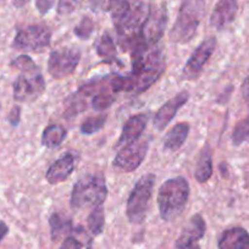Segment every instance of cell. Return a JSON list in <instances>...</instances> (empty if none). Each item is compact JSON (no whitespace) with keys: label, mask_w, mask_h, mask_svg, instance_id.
Instances as JSON below:
<instances>
[{"label":"cell","mask_w":249,"mask_h":249,"mask_svg":"<svg viewBox=\"0 0 249 249\" xmlns=\"http://www.w3.org/2000/svg\"><path fill=\"white\" fill-rule=\"evenodd\" d=\"M150 6L142 0H116L112 4V22L119 35V42L124 49L132 50L141 42V28L147 18Z\"/></svg>","instance_id":"1"},{"label":"cell","mask_w":249,"mask_h":249,"mask_svg":"<svg viewBox=\"0 0 249 249\" xmlns=\"http://www.w3.org/2000/svg\"><path fill=\"white\" fill-rule=\"evenodd\" d=\"M190 198V184L184 177L177 176L161 184L158 192V207L160 216L165 221H172L181 215Z\"/></svg>","instance_id":"2"},{"label":"cell","mask_w":249,"mask_h":249,"mask_svg":"<svg viewBox=\"0 0 249 249\" xmlns=\"http://www.w3.org/2000/svg\"><path fill=\"white\" fill-rule=\"evenodd\" d=\"M204 11L205 0H183L170 32V39L177 44L190 42L197 33Z\"/></svg>","instance_id":"3"},{"label":"cell","mask_w":249,"mask_h":249,"mask_svg":"<svg viewBox=\"0 0 249 249\" xmlns=\"http://www.w3.org/2000/svg\"><path fill=\"white\" fill-rule=\"evenodd\" d=\"M107 196V179L102 174H90L82 177L73 186L71 208L73 210L97 208L103 205Z\"/></svg>","instance_id":"4"},{"label":"cell","mask_w":249,"mask_h":249,"mask_svg":"<svg viewBox=\"0 0 249 249\" xmlns=\"http://www.w3.org/2000/svg\"><path fill=\"white\" fill-rule=\"evenodd\" d=\"M154 182V175L148 174L141 177L133 187L132 192L127 199V207H126V215L132 224H141L144 221L148 209L150 207Z\"/></svg>","instance_id":"5"},{"label":"cell","mask_w":249,"mask_h":249,"mask_svg":"<svg viewBox=\"0 0 249 249\" xmlns=\"http://www.w3.org/2000/svg\"><path fill=\"white\" fill-rule=\"evenodd\" d=\"M167 25V9L165 4L150 6L147 18L141 28V42L145 47H154L161 39Z\"/></svg>","instance_id":"6"},{"label":"cell","mask_w":249,"mask_h":249,"mask_svg":"<svg viewBox=\"0 0 249 249\" xmlns=\"http://www.w3.org/2000/svg\"><path fill=\"white\" fill-rule=\"evenodd\" d=\"M52 31L47 26L31 25L21 28L14 39V47L27 52H40L49 47Z\"/></svg>","instance_id":"7"},{"label":"cell","mask_w":249,"mask_h":249,"mask_svg":"<svg viewBox=\"0 0 249 249\" xmlns=\"http://www.w3.org/2000/svg\"><path fill=\"white\" fill-rule=\"evenodd\" d=\"M80 60V50L71 48L56 49L50 53L48 60V72L54 78H65L75 72Z\"/></svg>","instance_id":"8"},{"label":"cell","mask_w":249,"mask_h":249,"mask_svg":"<svg viewBox=\"0 0 249 249\" xmlns=\"http://www.w3.org/2000/svg\"><path fill=\"white\" fill-rule=\"evenodd\" d=\"M45 90V81L37 71L22 72L14 82V98L16 102L30 103L39 98Z\"/></svg>","instance_id":"9"},{"label":"cell","mask_w":249,"mask_h":249,"mask_svg":"<svg viewBox=\"0 0 249 249\" xmlns=\"http://www.w3.org/2000/svg\"><path fill=\"white\" fill-rule=\"evenodd\" d=\"M148 141L138 140L131 144L124 145L114 159V166L120 171L132 172L137 170L145 159L148 153Z\"/></svg>","instance_id":"10"},{"label":"cell","mask_w":249,"mask_h":249,"mask_svg":"<svg viewBox=\"0 0 249 249\" xmlns=\"http://www.w3.org/2000/svg\"><path fill=\"white\" fill-rule=\"evenodd\" d=\"M215 47H216V39L214 37H209L203 40L186 62V66L182 71V77L184 80H196L199 77L203 68L212 57Z\"/></svg>","instance_id":"11"},{"label":"cell","mask_w":249,"mask_h":249,"mask_svg":"<svg viewBox=\"0 0 249 249\" xmlns=\"http://www.w3.org/2000/svg\"><path fill=\"white\" fill-rule=\"evenodd\" d=\"M190 99V93L187 90H182L178 94L175 95L174 98L167 100L164 105H161L159 110L155 112V116L153 119L154 127L158 131H164L167 127V124L171 122V120L176 116L178 110L186 104Z\"/></svg>","instance_id":"12"},{"label":"cell","mask_w":249,"mask_h":249,"mask_svg":"<svg viewBox=\"0 0 249 249\" xmlns=\"http://www.w3.org/2000/svg\"><path fill=\"white\" fill-rule=\"evenodd\" d=\"M76 167V155L72 153H65L55 160L48 169L45 178L50 184H56L64 182L71 176Z\"/></svg>","instance_id":"13"},{"label":"cell","mask_w":249,"mask_h":249,"mask_svg":"<svg viewBox=\"0 0 249 249\" xmlns=\"http://www.w3.org/2000/svg\"><path fill=\"white\" fill-rule=\"evenodd\" d=\"M205 231H207L205 220L203 219L202 215H195L183 229L181 236L177 238L175 247L177 249H186L188 247L193 246L196 242H198L204 237Z\"/></svg>","instance_id":"14"},{"label":"cell","mask_w":249,"mask_h":249,"mask_svg":"<svg viewBox=\"0 0 249 249\" xmlns=\"http://www.w3.org/2000/svg\"><path fill=\"white\" fill-rule=\"evenodd\" d=\"M148 116L145 114H138L135 116L130 117L124 124L122 132L120 135L119 141H117L116 148L121 149L124 145L131 144L141 138L143 131L147 127Z\"/></svg>","instance_id":"15"},{"label":"cell","mask_w":249,"mask_h":249,"mask_svg":"<svg viewBox=\"0 0 249 249\" xmlns=\"http://www.w3.org/2000/svg\"><path fill=\"white\" fill-rule=\"evenodd\" d=\"M237 11V0H219L210 16V25L216 30H221L234 20Z\"/></svg>","instance_id":"16"},{"label":"cell","mask_w":249,"mask_h":249,"mask_svg":"<svg viewBox=\"0 0 249 249\" xmlns=\"http://www.w3.org/2000/svg\"><path fill=\"white\" fill-rule=\"evenodd\" d=\"M219 249H249V233L242 227L226 230L219 239Z\"/></svg>","instance_id":"17"},{"label":"cell","mask_w":249,"mask_h":249,"mask_svg":"<svg viewBox=\"0 0 249 249\" xmlns=\"http://www.w3.org/2000/svg\"><path fill=\"white\" fill-rule=\"evenodd\" d=\"M190 124L187 122H179L169 131L164 140V148L170 152H176L186 142L190 133Z\"/></svg>","instance_id":"18"},{"label":"cell","mask_w":249,"mask_h":249,"mask_svg":"<svg viewBox=\"0 0 249 249\" xmlns=\"http://www.w3.org/2000/svg\"><path fill=\"white\" fill-rule=\"evenodd\" d=\"M66 128L62 127L61 124H50L43 131L42 143L47 148L54 149V148L60 147L64 140L66 138Z\"/></svg>","instance_id":"19"},{"label":"cell","mask_w":249,"mask_h":249,"mask_svg":"<svg viewBox=\"0 0 249 249\" xmlns=\"http://www.w3.org/2000/svg\"><path fill=\"white\" fill-rule=\"evenodd\" d=\"M213 176V159L212 153H210L209 148L205 147L204 150L200 154L199 160H198L197 167L195 171V177L198 182L204 183V182L209 181L210 177Z\"/></svg>","instance_id":"20"},{"label":"cell","mask_w":249,"mask_h":249,"mask_svg":"<svg viewBox=\"0 0 249 249\" xmlns=\"http://www.w3.org/2000/svg\"><path fill=\"white\" fill-rule=\"evenodd\" d=\"M50 231H52V238L54 241H57L61 236L66 233H70L72 230V222L68 217L54 213L49 219Z\"/></svg>","instance_id":"21"},{"label":"cell","mask_w":249,"mask_h":249,"mask_svg":"<svg viewBox=\"0 0 249 249\" xmlns=\"http://www.w3.org/2000/svg\"><path fill=\"white\" fill-rule=\"evenodd\" d=\"M97 54L104 62H114L116 60V47L107 33H104L97 42Z\"/></svg>","instance_id":"22"},{"label":"cell","mask_w":249,"mask_h":249,"mask_svg":"<svg viewBox=\"0 0 249 249\" xmlns=\"http://www.w3.org/2000/svg\"><path fill=\"white\" fill-rule=\"evenodd\" d=\"M87 225L89 231L93 234L98 236L103 232L105 226V215H104V209H103V205L97 208H93V210L90 212V214L88 215L87 219Z\"/></svg>","instance_id":"23"},{"label":"cell","mask_w":249,"mask_h":249,"mask_svg":"<svg viewBox=\"0 0 249 249\" xmlns=\"http://www.w3.org/2000/svg\"><path fill=\"white\" fill-rule=\"evenodd\" d=\"M60 249H92V242L81 232V237L69 236L62 242Z\"/></svg>","instance_id":"24"},{"label":"cell","mask_w":249,"mask_h":249,"mask_svg":"<svg viewBox=\"0 0 249 249\" xmlns=\"http://www.w3.org/2000/svg\"><path fill=\"white\" fill-rule=\"evenodd\" d=\"M105 122H107V116L105 115H100V116H93L89 119L85 120L81 124V132L83 135H93V133L98 132L104 127Z\"/></svg>","instance_id":"25"},{"label":"cell","mask_w":249,"mask_h":249,"mask_svg":"<svg viewBox=\"0 0 249 249\" xmlns=\"http://www.w3.org/2000/svg\"><path fill=\"white\" fill-rule=\"evenodd\" d=\"M249 137V116L247 119L242 120L234 127L233 133H232V142L236 145L243 143L247 138Z\"/></svg>","instance_id":"26"},{"label":"cell","mask_w":249,"mask_h":249,"mask_svg":"<svg viewBox=\"0 0 249 249\" xmlns=\"http://www.w3.org/2000/svg\"><path fill=\"white\" fill-rule=\"evenodd\" d=\"M94 31V22L90 18H85L75 27V35L81 39H88Z\"/></svg>","instance_id":"27"},{"label":"cell","mask_w":249,"mask_h":249,"mask_svg":"<svg viewBox=\"0 0 249 249\" xmlns=\"http://www.w3.org/2000/svg\"><path fill=\"white\" fill-rule=\"evenodd\" d=\"M11 66L16 68L18 70L22 71V72H33V71H37L36 64L27 55H21V56H18V59H15L11 62Z\"/></svg>","instance_id":"28"},{"label":"cell","mask_w":249,"mask_h":249,"mask_svg":"<svg viewBox=\"0 0 249 249\" xmlns=\"http://www.w3.org/2000/svg\"><path fill=\"white\" fill-rule=\"evenodd\" d=\"M82 1L83 0H59L57 13L59 15H70L81 5Z\"/></svg>","instance_id":"29"},{"label":"cell","mask_w":249,"mask_h":249,"mask_svg":"<svg viewBox=\"0 0 249 249\" xmlns=\"http://www.w3.org/2000/svg\"><path fill=\"white\" fill-rule=\"evenodd\" d=\"M115 1L116 0H89V4L93 11L102 13V11H110Z\"/></svg>","instance_id":"30"},{"label":"cell","mask_w":249,"mask_h":249,"mask_svg":"<svg viewBox=\"0 0 249 249\" xmlns=\"http://www.w3.org/2000/svg\"><path fill=\"white\" fill-rule=\"evenodd\" d=\"M53 3H54V0H37L36 5H37V9L40 14H45L50 10Z\"/></svg>","instance_id":"31"},{"label":"cell","mask_w":249,"mask_h":249,"mask_svg":"<svg viewBox=\"0 0 249 249\" xmlns=\"http://www.w3.org/2000/svg\"><path fill=\"white\" fill-rule=\"evenodd\" d=\"M9 122H10L13 126H16L20 122V107H14L10 112V116H9Z\"/></svg>","instance_id":"32"},{"label":"cell","mask_w":249,"mask_h":249,"mask_svg":"<svg viewBox=\"0 0 249 249\" xmlns=\"http://www.w3.org/2000/svg\"><path fill=\"white\" fill-rule=\"evenodd\" d=\"M242 94H243L244 99L249 103V76L242 83Z\"/></svg>","instance_id":"33"},{"label":"cell","mask_w":249,"mask_h":249,"mask_svg":"<svg viewBox=\"0 0 249 249\" xmlns=\"http://www.w3.org/2000/svg\"><path fill=\"white\" fill-rule=\"evenodd\" d=\"M8 232H9V227L6 226L3 221H0V242H1V239L8 234Z\"/></svg>","instance_id":"34"},{"label":"cell","mask_w":249,"mask_h":249,"mask_svg":"<svg viewBox=\"0 0 249 249\" xmlns=\"http://www.w3.org/2000/svg\"><path fill=\"white\" fill-rule=\"evenodd\" d=\"M28 1H30V0H14V5H15L16 8H22V6H25Z\"/></svg>","instance_id":"35"},{"label":"cell","mask_w":249,"mask_h":249,"mask_svg":"<svg viewBox=\"0 0 249 249\" xmlns=\"http://www.w3.org/2000/svg\"><path fill=\"white\" fill-rule=\"evenodd\" d=\"M186 249H200V248L198 246H195V244H193V246L188 247V248H186Z\"/></svg>","instance_id":"36"}]
</instances>
